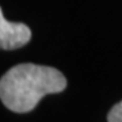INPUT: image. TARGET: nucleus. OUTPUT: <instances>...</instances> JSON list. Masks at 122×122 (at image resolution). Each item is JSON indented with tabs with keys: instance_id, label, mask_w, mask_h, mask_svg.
I'll return each mask as SVG.
<instances>
[{
	"instance_id": "7ed1b4c3",
	"label": "nucleus",
	"mask_w": 122,
	"mask_h": 122,
	"mask_svg": "<svg viewBox=\"0 0 122 122\" xmlns=\"http://www.w3.org/2000/svg\"><path fill=\"white\" fill-rule=\"evenodd\" d=\"M107 122H122V100L110 109L107 114Z\"/></svg>"
},
{
	"instance_id": "f257e3e1",
	"label": "nucleus",
	"mask_w": 122,
	"mask_h": 122,
	"mask_svg": "<svg viewBox=\"0 0 122 122\" xmlns=\"http://www.w3.org/2000/svg\"><path fill=\"white\" fill-rule=\"evenodd\" d=\"M66 79L53 66L18 64L0 79V99L14 113H29L45 95L62 92Z\"/></svg>"
},
{
	"instance_id": "f03ea898",
	"label": "nucleus",
	"mask_w": 122,
	"mask_h": 122,
	"mask_svg": "<svg viewBox=\"0 0 122 122\" xmlns=\"http://www.w3.org/2000/svg\"><path fill=\"white\" fill-rule=\"evenodd\" d=\"M31 30L25 23L8 22L0 12V48L3 50H15L29 44Z\"/></svg>"
}]
</instances>
